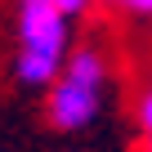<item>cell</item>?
Returning a JSON list of instances; mask_svg holds the SVG:
<instances>
[{
	"label": "cell",
	"instance_id": "cell-1",
	"mask_svg": "<svg viewBox=\"0 0 152 152\" xmlns=\"http://www.w3.org/2000/svg\"><path fill=\"white\" fill-rule=\"evenodd\" d=\"M67 54V14L58 5H27L18 9V81L27 90H49L63 76Z\"/></svg>",
	"mask_w": 152,
	"mask_h": 152
},
{
	"label": "cell",
	"instance_id": "cell-2",
	"mask_svg": "<svg viewBox=\"0 0 152 152\" xmlns=\"http://www.w3.org/2000/svg\"><path fill=\"white\" fill-rule=\"evenodd\" d=\"M103 103V58L94 49H76L63 76L49 85V121L58 130H81L99 116Z\"/></svg>",
	"mask_w": 152,
	"mask_h": 152
},
{
	"label": "cell",
	"instance_id": "cell-3",
	"mask_svg": "<svg viewBox=\"0 0 152 152\" xmlns=\"http://www.w3.org/2000/svg\"><path fill=\"white\" fill-rule=\"evenodd\" d=\"M107 5L125 18H152V0H107Z\"/></svg>",
	"mask_w": 152,
	"mask_h": 152
},
{
	"label": "cell",
	"instance_id": "cell-4",
	"mask_svg": "<svg viewBox=\"0 0 152 152\" xmlns=\"http://www.w3.org/2000/svg\"><path fill=\"white\" fill-rule=\"evenodd\" d=\"M139 125L152 134V85L143 90V99H139Z\"/></svg>",
	"mask_w": 152,
	"mask_h": 152
},
{
	"label": "cell",
	"instance_id": "cell-5",
	"mask_svg": "<svg viewBox=\"0 0 152 152\" xmlns=\"http://www.w3.org/2000/svg\"><path fill=\"white\" fill-rule=\"evenodd\" d=\"M54 5H58V9L67 14V18H72V14H81V9L90 5V0H54Z\"/></svg>",
	"mask_w": 152,
	"mask_h": 152
},
{
	"label": "cell",
	"instance_id": "cell-6",
	"mask_svg": "<svg viewBox=\"0 0 152 152\" xmlns=\"http://www.w3.org/2000/svg\"><path fill=\"white\" fill-rule=\"evenodd\" d=\"M27 5H54V0H27Z\"/></svg>",
	"mask_w": 152,
	"mask_h": 152
},
{
	"label": "cell",
	"instance_id": "cell-7",
	"mask_svg": "<svg viewBox=\"0 0 152 152\" xmlns=\"http://www.w3.org/2000/svg\"><path fill=\"white\" fill-rule=\"evenodd\" d=\"M148 152H152V134H148Z\"/></svg>",
	"mask_w": 152,
	"mask_h": 152
}]
</instances>
